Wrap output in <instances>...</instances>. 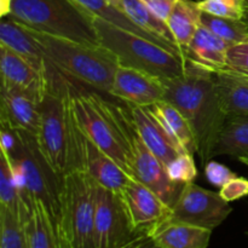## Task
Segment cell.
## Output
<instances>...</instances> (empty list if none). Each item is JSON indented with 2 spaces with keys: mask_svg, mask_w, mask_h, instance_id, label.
Listing matches in <instances>:
<instances>
[{
  "mask_svg": "<svg viewBox=\"0 0 248 248\" xmlns=\"http://www.w3.org/2000/svg\"><path fill=\"white\" fill-rule=\"evenodd\" d=\"M70 96V94H69ZM72 108V102H70ZM70 137H72V170L86 172L98 186L121 195L124 188L132 177L128 176L111 157L99 149L78 124L72 108L70 118Z\"/></svg>",
  "mask_w": 248,
  "mask_h": 248,
  "instance_id": "9c48e42d",
  "label": "cell"
},
{
  "mask_svg": "<svg viewBox=\"0 0 248 248\" xmlns=\"http://www.w3.org/2000/svg\"><path fill=\"white\" fill-rule=\"evenodd\" d=\"M1 1V17H6L10 14V5L11 0H0Z\"/></svg>",
  "mask_w": 248,
  "mask_h": 248,
  "instance_id": "74e56055",
  "label": "cell"
},
{
  "mask_svg": "<svg viewBox=\"0 0 248 248\" xmlns=\"http://www.w3.org/2000/svg\"><path fill=\"white\" fill-rule=\"evenodd\" d=\"M0 45L18 53L21 57L28 61L34 68L43 74L47 75L52 87L64 85L68 78L64 77L46 57L45 52L38 41L33 38L28 29L19 22L2 17L0 23Z\"/></svg>",
  "mask_w": 248,
  "mask_h": 248,
  "instance_id": "5bb4252c",
  "label": "cell"
},
{
  "mask_svg": "<svg viewBox=\"0 0 248 248\" xmlns=\"http://www.w3.org/2000/svg\"><path fill=\"white\" fill-rule=\"evenodd\" d=\"M24 27L38 41L48 61L64 77L96 91L110 93L114 75L120 65L113 52L101 45L75 43Z\"/></svg>",
  "mask_w": 248,
  "mask_h": 248,
  "instance_id": "277c9868",
  "label": "cell"
},
{
  "mask_svg": "<svg viewBox=\"0 0 248 248\" xmlns=\"http://www.w3.org/2000/svg\"><path fill=\"white\" fill-rule=\"evenodd\" d=\"M219 195L227 202L236 201L248 195V179L244 177H235L220 188Z\"/></svg>",
  "mask_w": 248,
  "mask_h": 248,
  "instance_id": "e575fe53",
  "label": "cell"
},
{
  "mask_svg": "<svg viewBox=\"0 0 248 248\" xmlns=\"http://www.w3.org/2000/svg\"><path fill=\"white\" fill-rule=\"evenodd\" d=\"M237 159H239L240 162H242V164L246 165V166L248 167V156H240V157H237Z\"/></svg>",
  "mask_w": 248,
  "mask_h": 248,
  "instance_id": "60d3db41",
  "label": "cell"
},
{
  "mask_svg": "<svg viewBox=\"0 0 248 248\" xmlns=\"http://www.w3.org/2000/svg\"><path fill=\"white\" fill-rule=\"evenodd\" d=\"M94 26L101 46L113 52L121 65L144 70L161 80L179 77L186 70V58L149 39L114 26L101 17H94Z\"/></svg>",
  "mask_w": 248,
  "mask_h": 248,
  "instance_id": "8992f818",
  "label": "cell"
},
{
  "mask_svg": "<svg viewBox=\"0 0 248 248\" xmlns=\"http://www.w3.org/2000/svg\"><path fill=\"white\" fill-rule=\"evenodd\" d=\"M245 23L248 27V0H245V16H244Z\"/></svg>",
  "mask_w": 248,
  "mask_h": 248,
  "instance_id": "ab89813d",
  "label": "cell"
},
{
  "mask_svg": "<svg viewBox=\"0 0 248 248\" xmlns=\"http://www.w3.org/2000/svg\"><path fill=\"white\" fill-rule=\"evenodd\" d=\"M109 94L131 106L150 107L164 101L165 86L160 78L150 73L120 64Z\"/></svg>",
  "mask_w": 248,
  "mask_h": 248,
  "instance_id": "9a60e30c",
  "label": "cell"
},
{
  "mask_svg": "<svg viewBox=\"0 0 248 248\" xmlns=\"http://www.w3.org/2000/svg\"><path fill=\"white\" fill-rule=\"evenodd\" d=\"M128 147L133 178L154 191L166 205L173 207L183 184L174 183L170 178L166 166L143 143L133 123L128 131Z\"/></svg>",
  "mask_w": 248,
  "mask_h": 248,
  "instance_id": "8fae6325",
  "label": "cell"
},
{
  "mask_svg": "<svg viewBox=\"0 0 248 248\" xmlns=\"http://www.w3.org/2000/svg\"><path fill=\"white\" fill-rule=\"evenodd\" d=\"M216 84L228 119L248 116V77L223 69L215 73Z\"/></svg>",
  "mask_w": 248,
  "mask_h": 248,
  "instance_id": "7402d4cb",
  "label": "cell"
},
{
  "mask_svg": "<svg viewBox=\"0 0 248 248\" xmlns=\"http://www.w3.org/2000/svg\"><path fill=\"white\" fill-rule=\"evenodd\" d=\"M167 173L170 178L178 184H189L194 183L196 176H198V169H196L194 155L189 153H182L177 155L173 160L166 165Z\"/></svg>",
  "mask_w": 248,
  "mask_h": 248,
  "instance_id": "4dcf8cb0",
  "label": "cell"
},
{
  "mask_svg": "<svg viewBox=\"0 0 248 248\" xmlns=\"http://www.w3.org/2000/svg\"><path fill=\"white\" fill-rule=\"evenodd\" d=\"M213 230L167 219L149 235L161 248H207Z\"/></svg>",
  "mask_w": 248,
  "mask_h": 248,
  "instance_id": "44dd1931",
  "label": "cell"
},
{
  "mask_svg": "<svg viewBox=\"0 0 248 248\" xmlns=\"http://www.w3.org/2000/svg\"><path fill=\"white\" fill-rule=\"evenodd\" d=\"M225 69L248 77V43L230 46Z\"/></svg>",
  "mask_w": 248,
  "mask_h": 248,
  "instance_id": "d6a6232c",
  "label": "cell"
},
{
  "mask_svg": "<svg viewBox=\"0 0 248 248\" xmlns=\"http://www.w3.org/2000/svg\"><path fill=\"white\" fill-rule=\"evenodd\" d=\"M136 235L131 229L120 195L97 184L94 210L96 248H120Z\"/></svg>",
  "mask_w": 248,
  "mask_h": 248,
  "instance_id": "7c38bea8",
  "label": "cell"
},
{
  "mask_svg": "<svg viewBox=\"0 0 248 248\" xmlns=\"http://www.w3.org/2000/svg\"><path fill=\"white\" fill-rule=\"evenodd\" d=\"M126 106L130 110L131 119L140 140L165 166L177 155L186 153L162 127L149 107H137L131 104Z\"/></svg>",
  "mask_w": 248,
  "mask_h": 248,
  "instance_id": "e0dca14e",
  "label": "cell"
},
{
  "mask_svg": "<svg viewBox=\"0 0 248 248\" xmlns=\"http://www.w3.org/2000/svg\"><path fill=\"white\" fill-rule=\"evenodd\" d=\"M68 89L73 111L85 135L133 178L128 147L132 121L127 106H116L73 80Z\"/></svg>",
  "mask_w": 248,
  "mask_h": 248,
  "instance_id": "7a4b0ae2",
  "label": "cell"
},
{
  "mask_svg": "<svg viewBox=\"0 0 248 248\" xmlns=\"http://www.w3.org/2000/svg\"><path fill=\"white\" fill-rule=\"evenodd\" d=\"M131 229L137 235H150L171 217L172 208L154 191L135 178L127 182L120 195Z\"/></svg>",
  "mask_w": 248,
  "mask_h": 248,
  "instance_id": "4fadbf2b",
  "label": "cell"
},
{
  "mask_svg": "<svg viewBox=\"0 0 248 248\" xmlns=\"http://www.w3.org/2000/svg\"><path fill=\"white\" fill-rule=\"evenodd\" d=\"M201 14L202 11L198 6V1L178 0L166 19L167 26L183 55L191 39L200 28Z\"/></svg>",
  "mask_w": 248,
  "mask_h": 248,
  "instance_id": "603a6c76",
  "label": "cell"
},
{
  "mask_svg": "<svg viewBox=\"0 0 248 248\" xmlns=\"http://www.w3.org/2000/svg\"><path fill=\"white\" fill-rule=\"evenodd\" d=\"M24 227L29 248H69L61 224L39 201H33Z\"/></svg>",
  "mask_w": 248,
  "mask_h": 248,
  "instance_id": "ffe728a7",
  "label": "cell"
},
{
  "mask_svg": "<svg viewBox=\"0 0 248 248\" xmlns=\"http://www.w3.org/2000/svg\"><path fill=\"white\" fill-rule=\"evenodd\" d=\"M220 155L248 156V116L228 119L213 157Z\"/></svg>",
  "mask_w": 248,
  "mask_h": 248,
  "instance_id": "4316f807",
  "label": "cell"
},
{
  "mask_svg": "<svg viewBox=\"0 0 248 248\" xmlns=\"http://www.w3.org/2000/svg\"><path fill=\"white\" fill-rule=\"evenodd\" d=\"M201 24L232 46L248 43V27L244 19L224 18L202 12Z\"/></svg>",
  "mask_w": 248,
  "mask_h": 248,
  "instance_id": "f1b7e54d",
  "label": "cell"
},
{
  "mask_svg": "<svg viewBox=\"0 0 248 248\" xmlns=\"http://www.w3.org/2000/svg\"><path fill=\"white\" fill-rule=\"evenodd\" d=\"M72 1L74 2V4H77L79 7H81L82 10L89 12V14L92 15L93 17H101V18L106 19V21L114 24V26L120 27V28L126 29V31H131V33L137 34V35L143 36V38L145 39H149V40L154 41V43L166 47L167 50L172 51V52L176 53V55L181 56L177 51H174L173 48L170 47L169 45H166V44L162 43L161 40L156 39L155 36L150 35V34L148 33V31H145L144 29L138 27L137 24L125 14V12L116 9L115 6H113V5L109 1H107V0H72ZM181 57H183V56H181Z\"/></svg>",
  "mask_w": 248,
  "mask_h": 248,
  "instance_id": "484cf974",
  "label": "cell"
},
{
  "mask_svg": "<svg viewBox=\"0 0 248 248\" xmlns=\"http://www.w3.org/2000/svg\"><path fill=\"white\" fill-rule=\"evenodd\" d=\"M232 212V206L219 193L189 183L182 188L170 219L215 230Z\"/></svg>",
  "mask_w": 248,
  "mask_h": 248,
  "instance_id": "30bf717a",
  "label": "cell"
},
{
  "mask_svg": "<svg viewBox=\"0 0 248 248\" xmlns=\"http://www.w3.org/2000/svg\"><path fill=\"white\" fill-rule=\"evenodd\" d=\"M41 99L38 94L26 90L1 84V126L38 135Z\"/></svg>",
  "mask_w": 248,
  "mask_h": 248,
  "instance_id": "2e32d148",
  "label": "cell"
},
{
  "mask_svg": "<svg viewBox=\"0 0 248 248\" xmlns=\"http://www.w3.org/2000/svg\"><path fill=\"white\" fill-rule=\"evenodd\" d=\"M230 46V44L201 24L184 51V57L198 67L217 73L227 67V56Z\"/></svg>",
  "mask_w": 248,
  "mask_h": 248,
  "instance_id": "d6986e66",
  "label": "cell"
},
{
  "mask_svg": "<svg viewBox=\"0 0 248 248\" xmlns=\"http://www.w3.org/2000/svg\"><path fill=\"white\" fill-rule=\"evenodd\" d=\"M107 1L110 2L113 6H115L116 9H119L120 11L124 12V5H123V0H107Z\"/></svg>",
  "mask_w": 248,
  "mask_h": 248,
  "instance_id": "f35d334b",
  "label": "cell"
},
{
  "mask_svg": "<svg viewBox=\"0 0 248 248\" xmlns=\"http://www.w3.org/2000/svg\"><path fill=\"white\" fill-rule=\"evenodd\" d=\"M157 17L166 21L178 0H142Z\"/></svg>",
  "mask_w": 248,
  "mask_h": 248,
  "instance_id": "d590c367",
  "label": "cell"
},
{
  "mask_svg": "<svg viewBox=\"0 0 248 248\" xmlns=\"http://www.w3.org/2000/svg\"><path fill=\"white\" fill-rule=\"evenodd\" d=\"M205 176L211 184H213L215 186H218V188H222L228 182L235 178L236 174L229 167L225 166V165L210 160L205 165Z\"/></svg>",
  "mask_w": 248,
  "mask_h": 248,
  "instance_id": "836d02e7",
  "label": "cell"
},
{
  "mask_svg": "<svg viewBox=\"0 0 248 248\" xmlns=\"http://www.w3.org/2000/svg\"><path fill=\"white\" fill-rule=\"evenodd\" d=\"M0 248H29L23 219L2 207H0Z\"/></svg>",
  "mask_w": 248,
  "mask_h": 248,
  "instance_id": "f546056e",
  "label": "cell"
},
{
  "mask_svg": "<svg viewBox=\"0 0 248 248\" xmlns=\"http://www.w3.org/2000/svg\"><path fill=\"white\" fill-rule=\"evenodd\" d=\"M155 118L160 121L162 127L172 137V140L186 153L196 154L195 140L190 126L181 111L167 101H160L149 107Z\"/></svg>",
  "mask_w": 248,
  "mask_h": 248,
  "instance_id": "cb8c5ba5",
  "label": "cell"
},
{
  "mask_svg": "<svg viewBox=\"0 0 248 248\" xmlns=\"http://www.w3.org/2000/svg\"><path fill=\"white\" fill-rule=\"evenodd\" d=\"M123 5L124 12L138 27L148 31L150 35L161 40L162 43L169 45L170 47H172L184 57L183 52H182L181 48L177 45L176 40H174L173 34L171 33L169 26H167V22L157 17L142 0H123Z\"/></svg>",
  "mask_w": 248,
  "mask_h": 248,
  "instance_id": "d4e9b609",
  "label": "cell"
},
{
  "mask_svg": "<svg viewBox=\"0 0 248 248\" xmlns=\"http://www.w3.org/2000/svg\"><path fill=\"white\" fill-rule=\"evenodd\" d=\"M14 131L15 145L11 150L5 152L14 169L27 217L33 207V201H39L62 227L63 176L57 173L46 160L35 135Z\"/></svg>",
  "mask_w": 248,
  "mask_h": 248,
  "instance_id": "3957f363",
  "label": "cell"
},
{
  "mask_svg": "<svg viewBox=\"0 0 248 248\" xmlns=\"http://www.w3.org/2000/svg\"><path fill=\"white\" fill-rule=\"evenodd\" d=\"M0 69L1 84L18 87L43 98L52 87L47 75L39 72L18 53L0 45Z\"/></svg>",
  "mask_w": 248,
  "mask_h": 248,
  "instance_id": "ac0fdd59",
  "label": "cell"
},
{
  "mask_svg": "<svg viewBox=\"0 0 248 248\" xmlns=\"http://www.w3.org/2000/svg\"><path fill=\"white\" fill-rule=\"evenodd\" d=\"M0 207L11 211L23 219L27 218V212L22 202L18 186L15 178L11 161L4 149L0 148Z\"/></svg>",
  "mask_w": 248,
  "mask_h": 248,
  "instance_id": "83f0119b",
  "label": "cell"
},
{
  "mask_svg": "<svg viewBox=\"0 0 248 248\" xmlns=\"http://www.w3.org/2000/svg\"><path fill=\"white\" fill-rule=\"evenodd\" d=\"M97 183L81 170L63 174L62 229L69 248H96Z\"/></svg>",
  "mask_w": 248,
  "mask_h": 248,
  "instance_id": "52a82bcc",
  "label": "cell"
},
{
  "mask_svg": "<svg viewBox=\"0 0 248 248\" xmlns=\"http://www.w3.org/2000/svg\"><path fill=\"white\" fill-rule=\"evenodd\" d=\"M69 80L64 86L51 87L43 97L40 125L36 135L46 160L55 171L62 176L69 172L72 167V108L68 89Z\"/></svg>",
  "mask_w": 248,
  "mask_h": 248,
  "instance_id": "ba28073f",
  "label": "cell"
},
{
  "mask_svg": "<svg viewBox=\"0 0 248 248\" xmlns=\"http://www.w3.org/2000/svg\"><path fill=\"white\" fill-rule=\"evenodd\" d=\"M6 17L47 35L101 45L94 17L72 0H11Z\"/></svg>",
  "mask_w": 248,
  "mask_h": 248,
  "instance_id": "5b68a950",
  "label": "cell"
},
{
  "mask_svg": "<svg viewBox=\"0 0 248 248\" xmlns=\"http://www.w3.org/2000/svg\"><path fill=\"white\" fill-rule=\"evenodd\" d=\"M162 82L164 99L173 104L186 118L195 140L196 154L202 165H206L213 159V153L228 121L215 73L186 61L183 74L164 79Z\"/></svg>",
  "mask_w": 248,
  "mask_h": 248,
  "instance_id": "6da1fadb",
  "label": "cell"
},
{
  "mask_svg": "<svg viewBox=\"0 0 248 248\" xmlns=\"http://www.w3.org/2000/svg\"><path fill=\"white\" fill-rule=\"evenodd\" d=\"M198 6L212 16L232 19H244L245 16V0H200Z\"/></svg>",
  "mask_w": 248,
  "mask_h": 248,
  "instance_id": "1f68e13d",
  "label": "cell"
},
{
  "mask_svg": "<svg viewBox=\"0 0 248 248\" xmlns=\"http://www.w3.org/2000/svg\"><path fill=\"white\" fill-rule=\"evenodd\" d=\"M120 248H161L157 246L149 235H136L132 240Z\"/></svg>",
  "mask_w": 248,
  "mask_h": 248,
  "instance_id": "8d00e7d4",
  "label": "cell"
}]
</instances>
